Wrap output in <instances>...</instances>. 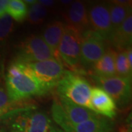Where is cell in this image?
I'll return each mask as SVG.
<instances>
[{
	"instance_id": "5b68a950",
	"label": "cell",
	"mask_w": 132,
	"mask_h": 132,
	"mask_svg": "<svg viewBox=\"0 0 132 132\" xmlns=\"http://www.w3.org/2000/svg\"><path fill=\"white\" fill-rule=\"evenodd\" d=\"M27 64L31 69L35 79L46 92L57 85L65 72L62 62L57 59Z\"/></svg>"
},
{
	"instance_id": "ba28073f",
	"label": "cell",
	"mask_w": 132,
	"mask_h": 132,
	"mask_svg": "<svg viewBox=\"0 0 132 132\" xmlns=\"http://www.w3.org/2000/svg\"><path fill=\"white\" fill-rule=\"evenodd\" d=\"M81 35L65 27L59 46V57L66 65L77 69L81 63Z\"/></svg>"
},
{
	"instance_id": "e0dca14e",
	"label": "cell",
	"mask_w": 132,
	"mask_h": 132,
	"mask_svg": "<svg viewBox=\"0 0 132 132\" xmlns=\"http://www.w3.org/2000/svg\"><path fill=\"white\" fill-rule=\"evenodd\" d=\"M115 53L116 51L112 48L106 50L104 56L93 66L95 73L94 76L100 77H109L116 76L114 65Z\"/></svg>"
},
{
	"instance_id": "d6986e66",
	"label": "cell",
	"mask_w": 132,
	"mask_h": 132,
	"mask_svg": "<svg viewBox=\"0 0 132 132\" xmlns=\"http://www.w3.org/2000/svg\"><path fill=\"white\" fill-rule=\"evenodd\" d=\"M116 75L120 77L131 79L132 67L129 65L125 49H118L114 59Z\"/></svg>"
},
{
	"instance_id": "4fadbf2b",
	"label": "cell",
	"mask_w": 132,
	"mask_h": 132,
	"mask_svg": "<svg viewBox=\"0 0 132 132\" xmlns=\"http://www.w3.org/2000/svg\"><path fill=\"white\" fill-rule=\"evenodd\" d=\"M114 125L111 119L98 114L77 124L68 132H113Z\"/></svg>"
},
{
	"instance_id": "4316f807",
	"label": "cell",
	"mask_w": 132,
	"mask_h": 132,
	"mask_svg": "<svg viewBox=\"0 0 132 132\" xmlns=\"http://www.w3.org/2000/svg\"><path fill=\"white\" fill-rule=\"evenodd\" d=\"M62 2L64 3V4L65 3V4H70V5H71L73 2H72V1H62Z\"/></svg>"
},
{
	"instance_id": "7c38bea8",
	"label": "cell",
	"mask_w": 132,
	"mask_h": 132,
	"mask_svg": "<svg viewBox=\"0 0 132 132\" xmlns=\"http://www.w3.org/2000/svg\"><path fill=\"white\" fill-rule=\"evenodd\" d=\"M65 19L68 27L82 34L89 28V19L87 10L85 3L81 1L72 2L65 15Z\"/></svg>"
},
{
	"instance_id": "7a4b0ae2",
	"label": "cell",
	"mask_w": 132,
	"mask_h": 132,
	"mask_svg": "<svg viewBox=\"0 0 132 132\" xmlns=\"http://www.w3.org/2000/svg\"><path fill=\"white\" fill-rule=\"evenodd\" d=\"M5 81L7 93L12 102L46 93L35 79L28 65L18 60L9 66Z\"/></svg>"
},
{
	"instance_id": "5bb4252c",
	"label": "cell",
	"mask_w": 132,
	"mask_h": 132,
	"mask_svg": "<svg viewBox=\"0 0 132 132\" xmlns=\"http://www.w3.org/2000/svg\"><path fill=\"white\" fill-rule=\"evenodd\" d=\"M65 28V25L61 21H53L48 24L43 32V36H41L48 47L51 48L54 57L59 61L61 60L59 57L58 49Z\"/></svg>"
},
{
	"instance_id": "6da1fadb",
	"label": "cell",
	"mask_w": 132,
	"mask_h": 132,
	"mask_svg": "<svg viewBox=\"0 0 132 132\" xmlns=\"http://www.w3.org/2000/svg\"><path fill=\"white\" fill-rule=\"evenodd\" d=\"M0 120L7 132H63L47 114L35 106L11 109Z\"/></svg>"
},
{
	"instance_id": "603a6c76",
	"label": "cell",
	"mask_w": 132,
	"mask_h": 132,
	"mask_svg": "<svg viewBox=\"0 0 132 132\" xmlns=\"http://www.w3.org/2000/svg\"><path fill=\"white\" fill-rule=\"evenodd\" d=\"M9 0H0V17L6 13Z\"/></svg>"
},
{
	"instance_id": "83f0119b",
	"label": "cell",
	"mask_w": 132,
	"mask_h": 132,
	"mask_svg": "<svg viewBox=\"0 0 132 132\" xmlns=\"http://www.w3.org/2000/svg\"><path fill=\"white\" fill-rule=\"evenodd\" d=\"M0 57H1V55H0Z\"/></svg>"
},
{
	"instance_id": "52a82bcc",
	"label": "cell",
	"mask_w": 132,
	"mask_h": 132,
	"mask_svg": "<svg viewBox=\"0 0 132 132\" xmlns=\"http://www.w3.org/2000/svg\"><path fill=\"white\" fill-rule=\"evenodd\" d=\"M56 59L41 36L31 35L20 44L17 60L26 63Z\"/></svg>"
},
{
	"instance_id": "9a60e30c",
	"label": "cell",
	"mask_w": 132,
	"mask_h": 132,
	"mask_svg": "<svg viewBox=\"0 0 132 132\" xmlns=\"http://www.w3.org/2000/svg\"><path fill=\"white\" fill-rule=\"evenodd\" d=\"M108 6L112 24V30L113 33L120 27L128 15L131 13V1H112L109 4Z\"/></svg>"
},
{
	"instance_id": "3957f363",
	"label": "cell",
	"mask_w": 132,
	"mask_h": 132,
	"mask_svg": "<svg viewBox=\"0 0 132 132\" xmlns=\"http://www.w3.org/2000/svg\"><path fill=\"white\" fill-rule=\"evenodd\" d=\"M97 115V114L90 109L60 96L52 104L53 121L61 128L64 132L69 131L73 126Z\"/></svg>"
},
{
	"instance_id": "2e32d148",
	"label": "cell",
	"mask_w": 132,
	"mask_h": 132,
	"mask_svg": "<svg viewBox=\"0 0 132 132\" xmlns=\"http://www.w3.org/2000/svg\"><path fill=\"white\" fill-rule=\"evenodd\" d=\"M118 49H126L131 46L132 15L127 16L120 27L114 32L109 40Z\"/></svg>"
},
{
	"instance_id": "ac0fdd59",
	"label": "cell",
	"mask_w": 132,
	"mask_h": 132,
	"mask_svg": "<svg viewBox=\"0 0 132 132\" xmlns=\"http://www.w3.org/2000/svg\"><path fill=\"white\" fill-rule=\"evenodd\" d=\"M6 13L13 20L21 22L27 19L28 7L22 0H10L7 7Z\"/></svg>"
},
{
	"instance_id": "8fae6325",
	"label": "cell",
	"mask_w": 132,
	"mask_h": 132,
	"mask_svg": "<svg viewBox=\"0 0 132 132\" xmlns=\"http://www.w3.org/2000/svg\"><path fill=\"white\" fill-rule=\"evenodd\" d=\"M90 110L97 114L113 119L117 114V105L114 99L104 90L95 87L91 90Z\"/></svg>"
},
{
	"instance_id": "9c48e42d",
	"label": "cell",
	"mask_w": 132,
	"mask_h": 132,
	"mask_svg": "<svg viewBox=\"0 0 132 132\" xmlns=\"http://www.w3.org/2000/svg\"><path fill=\"white\" fill-rule=\"evenodd\" d=\"M103 38L91 29L81 34V63L85 66H93L106 52Z\"/></svg>"
},
{
	"instance_id": "44dd1931",
	"label": "cell",
	"mask_w": 132,
	"mask_h": 132,
	"mask_svg": "<svg viewBox=\"0 0 132 132\" xmlns=\"http://www.w3.org/2000/svg\"><path fill=\"white\" fill-rule=\"evenodd\" d=\"M14 22L7 13L0 17V42L6 41L13 30Z\"/></svg>"
},
{
	"instance_id": "30bf717a",
	"label": "cell",
	"mask_w": 132,
	"mask_h": 132,
	"mask_svg": "<svg viewBox=\"0 0 132 132\" xmlns=\"http://www.w3.org/2000/svg\"><path fill=\"white\" fill-rule=\"evenodd\" d=\"M87 13L91 30L100 35L104 40H109L112 30L108 4H94L90 7Z\"/></svg>"
},
{
	"instance_id": "cb8c5ba5",
	"label": "cell",
	"mask_w": 132,
	"mask_h": 132,
	"mask_svg": "<svg viewBox=\"0 0 132 132\" xmlns=\"http://www.w3.org/2000/svg\"><path fill=\"white\" fill-rule=\"evenodd\" d=\"M38 2L42 5L44 7H47V6H52L54 4V1H48V0H40V1H38Z\"/></svg>"
},
{
	"instance_id": "484cf974",
	"label": "cell",
	"mask_w": 132,
	"mask_h": 132,
	"mask_svg": "<svg viewBox=\"0 0 132 132\" xmlns=\"http://www.w3.org/2000/svg\"><path fill=\"white\" fill-rule=\"evenodd\" d=\"M24 2H25V3H26V4L27 3V4H29V5H33L34 3H35L37 1H35V0H24Z\"/></svg>"
},
{
	"instance_id": "ffe728a7",
	"label": "cell",
	"mask_w": 132,
	"mask_h": 132,
	"mask_svg": "<svg viewBox=\"0 0 132 132\" xmlns=\"http://www.w3.org/2000/svg\"><path fill=\"white\" fill-rule=\"evenodd\" d=\"M48 14L47 8L40 5L38 1L30 5L27 13V20L32 25L40 24L44 21Z\"/></svg>"
},
{
	"instance_id": "277c9868",
	"label": "cell",
	"mask_w": 132,
	"mask_h": 132,
	"mask_svg": "<svg viewBox=\"0 0 132 132\" xmlns=\"http://www.w3.org/2000/svg\"><path fill=\"white\" fill-rule=\"evenodd\" d=\"M56 86L58 96L90 110L92 87L85 77L76 73L65 71Z\"/></svg>"
},
{
	"instance_id": "d4e9b609",
	"label": "cell",
	"mask_w": 132,
	"mask_h": 132,
	"mask_svg": "<svg viewBox=\"0 0 132 132\" xmlns=\"http://www.w3.org/2000/svg\"><path fill=\"white\" fill-rule=\"evenodd\" d=\"M121 132H131V128L130 127H123L121 129Z\"/></svg>"
},
{
	"instance_id": "8992f818",
	"label": "cell",
	"mask_w": 132,
	"mask_h": 132,
	"mask_svg": "<svg viewBox=\"0 0 132 132\" xmlns=\"http://www.w3.org/2000/svg\"><path fill=\"white\" fill-rule=\"evenodd\" d=\"M98 87L109 94L120 106L129 104L131 98V79L113 76L100 77L94 76Z\"/></svg>"
},
{
	"instance_id": "7402d4cb",
	"label": "cell",
	"mask_w": 132,
	"mask_h": 132,
	"mask_svg": "<svg viewBox=\"0 0 132 132\" xmlns=\"http://www.w3.org/2000/svg\"><path fill=\"white\" fill-rule=\"evenodd\" d=\"M12 101L10 99L7 91L0 87V117L3 115L10 109H11Z\"/></svg>"
}]
</instances>
